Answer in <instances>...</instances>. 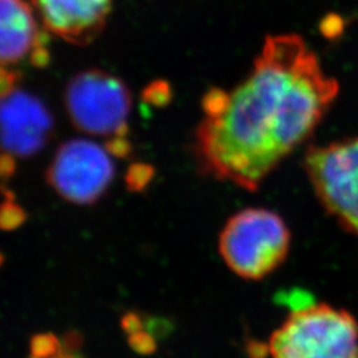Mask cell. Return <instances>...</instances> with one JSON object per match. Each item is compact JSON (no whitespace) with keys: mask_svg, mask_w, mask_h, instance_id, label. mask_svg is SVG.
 <instances>
[{"mask_svg":"<svg viewBox=\"0 0 358 358\" xmlns=\"http://www.w3.org/2000/svg\"><path fill=\"white\" fill-rule=\"evenodd\" d=\"M291 234L282 217L267 208H245L226 222L217 248L239 278L260 280L288 255Z\"/></svg>","mask_w":358,"mask_h":358,"instance_id":"277c9868","label":"cell"},{"mask_svg":"<svg viewBox=\"0 0 358 358\" xmlns=\"http://www.w3.org/2000/svg\"><path fill=\"white\" fill-rule=\"evenodd\" d=\"M304 164L321 205L358 236V137L312 146Z\"/></svg>","mask_w":358,"mask_h":358,"instance_id":"5b68a950","label":"cell"},{"mask_svg":"<svg viewBox=\"0 0 358 358\" xmlns=\"http://www.w3.org/2000/svg\"><path fill=\"white\" fill-rule=\"evenodd\" d=\"M53 120L38 97L17 85L1 90L3 155L27 158L40 152L50 141Z\"/></svg>","mask_w":358,"mask_h":358,"instance_id":"52a82bcc","label":"cell"},{"mask_svg":"<svg viewBox=\"0 0 358 358\" xmlns=\"http://www.w3.org/2000/svg\"><path fill=\"white\" fill-rule=\"evenodd\" d=\"M36 11L26 0H0V59L1 68L19 64L26 57L36 66L50 59Z\"/></svg>","mask_w":358,"mask_h":358,"instance_id":"9c48e42d","label":"cell"},{"mask_svg":"<svg viewBox=\"0 0 358 358\" xmlns=\"http://www.w3.org/2000/svg\"><path fill=\"white\" fill-rule=\"evenodd\" d=\"M115 178L112 153L90 140H69L63 143L47 170V182L69 203H96Z\"/></svg>","mask_w":358,"mask_h":358,"instance_id":"8992f818","label":"cell"},{"mask_svg":"<svg viewBox=\"0 0 358 358\" xmlns=\"http://www.w3.org/2000/svg\"><path fill=\"white\" fill-rule=\"evenodd\" d=\"M268 349L272 358H358V322L344 309L303 303L271 336Z\"/></svg>","mask_w":358,"mask_h":358,"instance_id":"3957f363","label":"cell"},{"mask_svg":"<svg viewBox=\"0 0 358 358\" xmlns=\"http://www.w3.org/2000/svg\"><path fill=\"white\" fill-rule=\"evenodd\" d=\"M45 31L75 45H88L101 34L113 0H31Z\"/></svg>","mask_w":358,"mask_h":358,"instance_id":"ba28073f","label":"cell"},{"mask_svg":"<svg viewBox=\"0 0 358 358\" xmlns=\"http://www.w3.org/2000/svg\"><path fill=\"white\" fill-rule=\"evenodd\" d=\"M337 94L338 83L299 35L267 36L241 84L206 93L194 137L199 170L255 192L310 136Z\"/></svg>","mask_w":358,"mask_h":358,"instance_id":"6da1fadb","label":"cell"},{"mask_svg":"<svg viewBox=\"0 0 358 358\" xmlns=\"http://www.w3.org/2000/svg\"><path fill=\"white\" fill-rule=\"evenodd\" d=\"M77 346H78V341L76 340V334L66 337L63 340L62 348L50 358H81L76 352Z\"/></svg>","mask_w":358,"mask_h":358,"instance_id":"30bf717a","label":"cell"},{"mask_svg":"<svg viewBox=\"0 0 358 358\" xmlns=\"http://www.w3.org/2000/svg\"><path fill=\"white\" fill-rule=\"evenodd\" d=\"M64 103L75 128L106 138L115 157L128 155L131 96L122 80L101 69L83 71L66 84Z\"/></svg>","mask_w":358,"mask_h":358,"instance_id":"7a4b0ae2","label":"cell"}]
</instances>
